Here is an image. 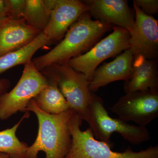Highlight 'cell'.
Instances as JSON below:
<instances>
[{
  "label": "cell",
  "mask_w": 158,
  "mask_h": 158,
  "mask_svg": "<svg viewBox=\"0 0 158 158\" xmlns=\"http://www.w3.org/2000/svg\"><path fill=\"white\" fill-rule=\"evenodd\" d=\"M11 86V82L9 79H0V95L7 92Z\"/></svg>",
  "instance_id": "44dd1931"
},
{
  "label": "cell",
  "mask_w": 158,
  "mask_h": 158,
  "mask_svg": "<svg viewBox=\"0 0 158 158\" xmlns=\"http://www.w3.org/2000/svg\"><path fill=\"white\" fill-rule=\"evenodd\" d=\"M148 90L158 91L157 62L141 56L135 57L132 75L124 85L125 94Z\"/></svg>",
  "instance_id": "5bb4252c"
},
{
  "label": "cell",
  "mask_w": 158,
  "mask_h": 158,
  "mask_svg": "<svg viewBox=\"0 0 158 158\" xmlns=\"http://www.w3.org/2000/svg\"><path fill=\"white\" fill-rule=\"evenodd\" d=\"M41 31L29 26L23 18H7L0 23V56L30 43Z\"/></svg>",
  "instance_id": "4fadbf2b"
},
{
  "label": "cell",
  "mask_w": 158,
  "mask_h": 158,
  "mask_svg": "<svg viewBox=\"0 0 158 158\" xmlns=\"http://www.w3.org/2000/svg\"><path fill=\"white\" fill-rule=\"evenodd\" d=\"M88 6L78 0H57L51 12L47 26L43 32L51 43L65 36L69 27L84 12Z\"/></svg>",
  "instance_id": "30bf717a"
},
{
  "label": "cell",
  "mask_w": 158,
  "mask_h": 158,
  "mask_svg": "<svg viewBox=\"0 0 158 158\" xmlns=\"http://www.w3.org/2000/svg\"><path fill=\"white\" fill-rule=\"evenodd\" d=\"M113 26L92 20L89 11H86L71 26L60 43L32 62L40 72L52 65L67 64L71 59L92 48Z\"/></svg>",
  "instance_id": "6da1fadb"
},
{
  "label": "cell",
  "mask_w": 158,
  "mask_h": 158,
  "mask_svg": "<svg viewBox=\"0 0 158 158\" xmlns=\"http://www.w3.org/2000/svg\"><path fill=\"white\" fill-rule=\"evenodd\" d=\"M41 72L52 74L56 78L58 88L69 108L88 123L94 135L95 124L89 110L91 92L87 77L68 64L52 65Z\"/></svg>",
  "instance_id": "277c9868"
},
{
  "label": "cell",
  "mask_w": 158,
  "mask_h": 158,
  "mask_svg": "<svg viewBox=\"0 0 158 158\" xmlns=\"http://www.w3.org/2000/svg\"><path fill=\"white\" fill-rule=\"evenodd\" d=\"M133 2L147 15L152 16L158 12V0H135Z\"/></svg>",
  "instance_id": "ffe728a7"
},
{
  "label": "cell",
  "mask_w": 158,
  "mask_h": 158,
  "mask_svg": "<svg viewBox=\"0 0 158 158\" xmlns=\"http://www.w3.org/2000/svg\"><path fill=\"white\" fill-rule=\"evenodd\" d=\"M51 43L43 32L23 47L0 56V74L12 67L25 65L32 61L34 54L43 47Z\"/></svg>",
  "instance_id": "2e32d148"
},
{
  "label": "cell",
  "mask_w": 158,
  "mask_h": 158,
  "mask_svg": "<svg viewBox=\"0 0 158 158\" xmlns=\"http://www.w3.org/2000/svg\"><path fill=\"white\" fill-rule=\"evenodd\" d=\"M0 158H10V157L5 153L0 152Z\"/></svg>",
  "instance_id": "603a6c76"
},
{
  "label": "cell",
  "mask_w": 158,
  "mask_h": 158,
  "mask_svg": "<svg viewBox=\"0 0 158 158\" xmlns=\"http://www.w3.org/2000/svg\"><path fill=\"white\" fill-rule=\"evenodd\" d=\"M97 20L126 29L130 34L135 25V18L127 0H86L82 1Z\"/></svg>",
  "instance_id": "8fae6325"
},
{
  "label": "cell",
  "mask_w": 158,
  "mask_h": 158,
  "mask_svg": "<svg viewBox=\"0 0 158 158\" xmlns=\"http://www.w3.org/2000/svg\"><path fill=\"white\" fill-rule=\"evenodd\" d=\"M134 53L131 49L125 51L112 62L96 69L89 81L90 92L118 81L129 80L133 73Z\"/></svg>",
  "instance_id": "7c38bea8"
},
{
  "label": "cell",
  "mask_w": 158,
  "mask_h": 158,
  "mask_svg": "<svg viewBox=\"0 0 158 158\" xmlns=\"http://www.w3.org/2000/svg\"><path fill=\"white\" fill-rule=\"evenodd\" d=\"M135 11V25L131 34L130 48L134 57L141 56L156 60L158 55V22L147 15L133 2Z\"/></svg>",
  "instance_id": "9c48e42d"
},
{
  "label": "cell",
  "mask_w": 158,
  "mask_h": 158,
  "mask_svg": "<svg viewBox=\"0 0 158 158\" xmlns=\"http://www.w3.org/2000/svg\"><path fill=\"white\" fill-rule=\"evenodd\" d=\"M71 110L52 115L44 113L37 106L34 99L29 102L27 112L37 116L38 130L36 140L29 146L27 158H37L38 152H45V158H65L72 143L69 121Z\"/></svg>",
  "instance_id": "7a4b0ae2"
},
{
  "label": "cell",
  "mask_w": 158,
  "mask_h": 158,
  "mask_svg": "<svg viewBox=\"0 0 158 158\" xmlns=\"http://www.w3.org/2000/svg\"><path fill=\"white\" fill-rule=\"evenodd\" d=\"M29 116V112H26L14 126L0 131V152L7 154L10 158H27L29 146L26 142L19 141L16 133L24 119Z\"/></svg>",
  "instance_id": "ac0fdd59"
},
{
  "label": "cell",
  "mask_w": 158,
  "mask_h": 158,
  "mask_svg": "<svg viewBox=\"0 0 158 158\" xmlns=\"http://www.w3.org/2000/svg\"><path fill=\"white\" fill-rule=\"evenodd\" d=\"M7 18L5 0H0V23Z\"/></svg>",
  "instance_id": "7402d4cb"
},
{
  "label": "cell",
  "mask_w": 158,
  "mask_h": 158,
  "mask_svg": "<svg viewBox=\"0 0 158 158\" xmlns=\"http://www.w3.org/2000/svg\"><path fill=\"white\" fill-rule=\"evenodd\" d=\"M89 110L95 126L94 137L100 141L110 144L113 133L119 134L131 144H139L149 141L150 135L146 127L129 124L119 118L109 115L100 97L91 93Z\"/></svg>",
  "instance_id": "8992f818"
},
{
  "label": "cell",
  "mask_w": 158,
  "mask_h": 158,
  "mask_svg": "<svg viewBox=\"0 0 158 158\" xmlns=\"http://www.w3.org/2000/svg\"><path fill=\"white\" fill-rule=\"evenodd\" d=\"M5 2L8 18L12 19L23 18L26 0H5Z\"/></svg>",
  "instance_id": "d6986e66"
},
{
  "label": "cell",
  "mask_w": 158,
  "mask_h": 158,
  "mask_svg": "<svg viewBox=\"0 0 158 158\" xmlns=\"http://www.w3.org/2000/svg\"><path fill=\"white\" fill-rule=\"evenodd\" d=\"M131 34L121 27H113V32L97 43L86 53L71 59L68 63L75 70L84 74L90 81L98 65L106 59L128 49Z\"/></svg>",
  "instance_id": "52a82bcc"
},
{
  "label": "cell",
  "mask_w": 158,
  "mask_h": 158,
  "mask_svg": "<svg viewBox=\"0 0 158 158\" xmlns=\"http://www.w3.org/2000/svg\"><path fill=\"white\" fill-rule=\"evenodd\" d=\"M48 85V80L32 61L24 65L22 74L13 89L0 95V120L9 119L18 112H27L31 100Z\"/></svg>",
  "instance_id": "5b68a950"
},
{
  "label": "cell",
  "mask_w": 158,
  "mask_h": 158,
  "mask_svg": "<svg viewBox=\"0 0 158 158\" xmlns=\"http://www.w3.org/2000/svg\"><path fill=\"white\" fill-rule=\"evenodd\" d=\"M56 2L57 0H26L23 18L29 26L42 32Z\"/></svg>",
  "instance_id": "e0dca14e"
},
{
  "label": "cell",
  "mask_w": 158,
  "mask_h": 158,
  "mask_svg": "<svg viewBox=\"0 0 158 158\" xmlns=\"http://www.w3.org/2000/svg\"><path fill=\"white\" fill-rule=\"evenodd\" d=\"M123 121L146 127L158 116V91H137L121 97L110 108Z\"/></svg>",
  "instance_id": "ba28073f"
},
{
  "label": "cell",
  "mask_w": 158,
  "mask_h": 158,
  "mask_svg": "<svg viewBox=\"0 0 158 158\" xmlns=\"http://www.w3.org/2000/svg\"><path fill=\"white\" fill-rule=\"evenodd\" d=\"M48 80V85L34 98L40 110L48 114L57 115L69 110V106L58 88L56 78L53 75L41 72Z\"/></svg>",
  "instance_id": "9a60e30c"
},
{
  "label": "cell",
  "mask_w": 158,
  "mask_h": 158,
  "mask_svg": "<svg viewBox=\"0 0 158 158\" xmlns=\"http://www.w3.org/2000/svg\"><path fill=\"white\" fill-rule=\"evenodd\" d=\"M82 120L74 111L71 110L69 127L72 143L65 158H158V145L137 152L130 147L123 152L113 151L111 144L95 139L90 128L81 131Z\"/></svg>",
  "instance_id": "3957f363"
}]
</instances>
